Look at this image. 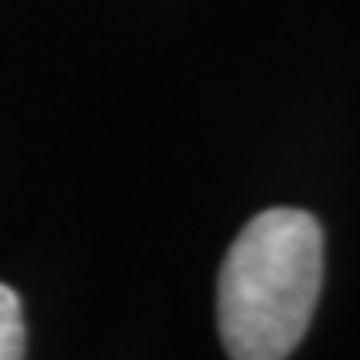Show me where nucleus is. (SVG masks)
Segmentation results:
<instances>
[{
  "label": "nucleus",
  "instance_id": "nucleus-1",
  "mask_svg": "<svg viewBox=\"0 0 360 360\" xmlns=\"http://www.w3.org/2000/svg\"><path fill=\"white\" fill-rule=\"evenodd\" d=\"M323 283V233L307 210L270 207L231 244L217 277L227 357L283 360L307 334Z\"/></svg>",
  "mask_w": 360,
  "mask_h": 360
},
{
  "label": "nucleus",
  "instance_id": "nucleus-2",
  "mask_svg": "<svg viewBox=\"0 0 360 360\" xmlns=\"http://www.w3.org/2000/svg\"><path fill=\"white\" fill-rule=\"evenodd\" d=\"M27 354V330L20 297L0 283V360H20Z\"/></svg>",
  "mask_w": 360,
  "mask_h": 360
}]
</instances>
